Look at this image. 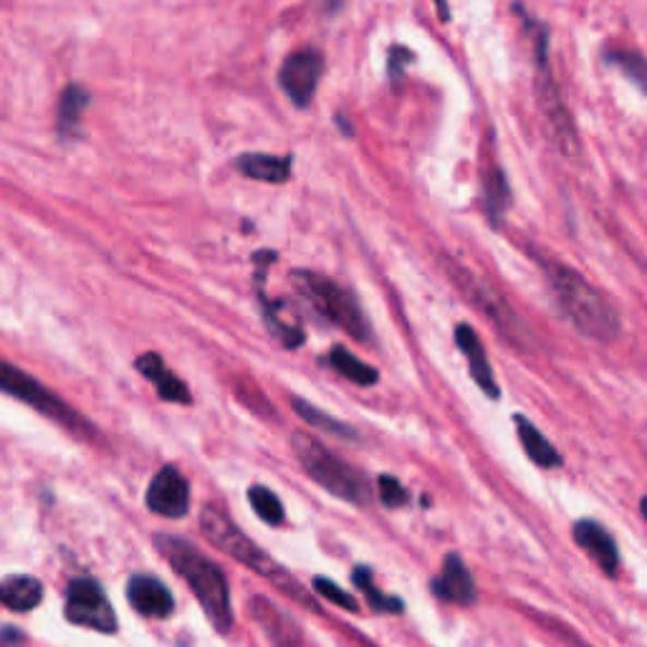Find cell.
<instances>
[{"label":"cell","mask_w":647,"mask_h":647,"mask_svg":"<svg viewBox=\"0 0 647 647\" xmlns=\"http://www.w3.org/2000/svg\"><path fill=\"white\" fill-rule=\"evenodd\" d=\"M200 529H203L205 539L211 544L223 551V554L233 556L236 562H241L243 566H249L251 572L259 574L266 582H271L278 592L289 595L291 599H297L301 607H309V610H316L314 599H309L307 589H303L297 579L291 577L289 572L284 570L281 564H276L266 551H263L255 541H251L245 534L238 529V526L230 522V518L223 514L220 508L215 506H205L203 516H200Z\"/></svg>","instance_id":"3957f363"},{"label":"cell","mask_w":647,"mask_h":647,"mask_svg":"<svg viewBox=\"0 0 647 647\" xmlns=\"http://www.w3.org/2000/svg\"><path fill=\"white\" fill-rule=\"evenodd\" d=\"M607 63H612L614 69H620L637 89L647 92V59L637 51H610L604 56Z\"/></svg>","instance_id":"484cf974"},{"label":"cell","mask_w":647,"mask_h":647,"mask_svg":"<svg viewBox=\"0 0 647 647\" xmlns=\"http://www.w3.org/2000/svg\"><path fill=\"white\" fill-rule=\"evenodd\" d=\"M514 426H516V433H518V441H522L524 451L529 458L537 463L539 468H556L562 466V455L551 445L544 433L534 426L529 418H524V415H514Z\"/></svg>","instance_id":"ac0fdd59"},{"label":"cell","mask_w":647,"mask_h":647,"mask_svg":"<svg viewBox=\"0 0 647 647\" xmlns=\"http://www.w3.org/2000/svg\"><path fill=\"white\" fill-rule=\"evenodd\" d=\"M547 278L559 309L564 311L574 330L595 342H604V345L620 337L622 322L618 309L585 276L564 263H549Z\"/></svg>","instance_id":"7a4b0ae2"},{"label":"cell","mask_w":647,"mask_h":647,"mask_svg":"<svg viewBox=\"0 0 647 647\" xmlns=\"http://www.w3.org/2000/svg\"><path fill=\"white\" fill-rule=\"evenodd\" d=\"M251 618L259 622V627L266 633V637L274 647H301V630L289 614L278 610L274 602H268L266 597H253Z\"/></svg>","instance_id":"9a60e30c"},{"label":"cell","mask_w":647,"mask_h":647,"mask_svg":"<svg viewBox=\"0 0 647 647\" xmlns=\"http://www.w3.org/2000/svg\"><path fill=\"white\" fill-rule=\"evenodd\" d=\"M412 61V53L405 49V46H393L390 49V61H387V71H390V79H393V84L403 82V71L407 63Z\"/></svg>","instance_id":"4dcf8cb0"},{"label":"cell","mask_w":647,"mask_h":647,"mask_svg":"<svg viewBox=\"0 0 647 647\" xmlns=\"http://www.w3.org/2000/svg\"><path fill=\"white\" fill-rule=\"evenodd\" d=\"M147 508L165 518H182L190 511V486L178 468L165 466L152 478L147 489Z\"/></svg>","instance_id":"8fae6325"},{"label":"cell","mask_w":647,"mask_h":647,"mask_svg":"<svg viewBox=\"0 0 647 647\" xmlns=\"http://www.w3.org/2000/svg\"><path fill=\"white\" fill-rule=\"evenodd\" d=\"M574 541L587 551L589 559L602 570L607 577H614L620 570V551L614 544L612 534L604 529L602 524L592 522V518H582V522L574 524Z\"/></svg>","instance_id":"7c38bea8"},{"label":"cell","mask_w":647,"mask_h":647,"mask_svg":"<svg viewBox=\"0 0 647 647\" xmlns=\"http://www.w3.org/2000/svg\"><path fill=\"white\" fill-rule=\"evenodd\" d=\"M640 511H643V516H645V522H647V496L640 501Z\"/></svg>","instance_id":"d6a6232c"},{"label":"cell","mask_w":647,"mask_h":647,"mask_svg":"<svg viewBox=\"0 0 647 647\" xmlns=\"http://www.w3.org/2000/svg\"><path fill=\"white\" fill-rule=\"evenodd\" d=\"M330 362H332L334 370L342 374V378L355 382V385H359V387L378 385L380 372L374 370V367L367 364V362H362L359 357L351 355V351L345 349V347H334L330 351Z\"/></svg>","instance_id":"603a6c76"},{"label":"cell","mask_w":647,"mask_h":647,"mask_svg":"<svg viewBox=\"0 0 647 647\" xmlns=\"http://www.w3.org/2000/svg\"><path fill=\"white\" fill-rule=\"evenodd\" d=\"M378 493H380V501L385 503L387 508H399L410 501V493H407L405 486L399 483L395 476H387V474L378 478Z\"/></svg>","instance_id":"f546056e"},{"label":"cell","mask_w":647,"mask_h":647,"mask_svg":"<svg viewBox=\"0 0 647 647\" xmlns=\"http://www.w3.org/2000/svg\"><path fill=\"white\" fill-rule=\"evenodd\" d=\"M351 582H355L359 592H362L367 599H370V604L374 607L378 612H387V614H399L405 610L403 599L397 597H390L382 592V589L374 585V577L372 572L367 570V566H355V572H351Z\"/></svg>","instance_id":"cb8c5ba5"},{"label":"cell","mask_w":647,"mask_h":647,"mask_svg":"<svg viewBox=\"0 0 647 647\" xmlns=\"http://www.w3.org/2000/svg\"><path fill=\"white\" fill-rule=\"evenodd\" d=\"M324 71V59L316 49H301L291 53L278 71V84L299 109H307L314 99L319 79Z\"/></svg>","instance_id":"30bf717a"},{"label":"cell","mask_w":647,"mask_h":647,"mask_svg":"<svg viewBox=\"0 0 647 647\" xmlns=\"http://www.w3.org/2000/svg\"><path fill=\"white\" fill-rule=\"evenodd\" d=\"M534 49H537V94L541 101V111H544L549 132L559 149L564 155H574L577 152V130H574L572 115L566 109L562 92H559V84L554 82V74H551L549 56H547V31L539 26V36H534Z\"/></svg>","instance_id":"52a82bcc"},{"label":"cell","mask_w":647,"mask_h":647,"mask_svg":"<svg viewBox=\"0 0 647 647\" xmlns=\"http://www.w3.org/2000/svg\"><path fill=\"white\" fill-rule=\"evenodd\" d=\"M155 547L170 562L172 570L188 582V587L193 589L211 625L223 635L230 633V627H233V607H230L228 579L220 572V566L200 554L193 544L170 537V534H157Z\"/></svg>","instance_id":"6da1fadb"},{"label":"cell","mask_w":647,"mask_h":647,"mask_svg":"<svg viewBox=\"0 0 647 647\" xmlns=\"http://www.w3.org/2000/svg\"><path fill=\"white\" fill-rule=\"evenodd\" d=\"M0 390L15 399H21L23 405L34 407V410L51 418L53 422H59L61 428L71 430V433L79 438H86L92 433V426L82 415L71 410L63 399L56 397L49 387H44L41 382L31 378L28 372L19 370V367H13L11 362H3V359H0Z\"/></svg>","instance_id":"8992f818"},{"label":"cell","mask_w":647,"mask_h":647,"mask_svg":"<svg viewBox=\"0 0 647 647\" xmlns=\"http://www.w3.org/2000/svg\"><path fill=\"white\" fill-rule=\"evenodd\" d=\"M455 345H458V349L463 351V355H466L468 367H470V378H474L476 385L483 390V395L491 399H499L501 390H499L496 374H493V370H491L489 355H486L483 342L474 332V326H468V324L455 326Z\"/></svg>","instance_id":"5bb4252c"},{"label":"cell","mask_w":647,"mask_h":647,"mask_svg":"<svg viewBox=\"0 0 647 647\" xmlns=\"http://www.w3.org/2000/svg\"><path fill=\"white\" fill-rule=\"evenodd\" d=\"M266 324L274 337L281 342L286 349H297L303 345V326L297 311L286 301L266 303Z\"/></svg>","instance_id":"d6986e66"},{"label":"cell","mask_w":647,"mask_h":647,"mask_svg":"<svg viewBox=\"0 0 647 647\" xmlns=\"http://www.w3.org/2000/svg\"><path fill=\"white\" fill-rule=\"evenodd\" d=\"M451 278L453 284H458V289L466 293V297L476 303L478 309L486 311V316L491 319L493 324H499V330L506 334L511 339H518L522 337V322H518V316L511 311V307L499 291H493L489 284L481 281L476 274H470L468 268L458 266V263H453L451 266Z\"/></svg>","instance_id":"9c48e42d"},{"label":"cell","mask_w":647,"mask_h":647,"mask_svg":"<svg viewBox=\"0 0 647 647\" xmlns=\"http://www.w3.org/2000/svg\"><path fill=\"white\" fill-rule=\"evenodd\" d=\"M249 501L255 514H259L261 522H266L271 526H278L284 524V503L278 501V496L266 486H253L249 491Z\"/></svg>","instance_id":"4316f807"},{"label":"cell","mask_w":647,"mask_h":647,"mask_svg":"<svg viewBox=\"0 0 647 647\" xmlns=\"http://www.w3.org/2000/svg\"><path fill=\"white\" fill-rule=\"evenodd\" d=\"M291 405H293V410H297L299 418H301L303 422H307V426H311L314 430H319V433L345 438V441H357V438H359L355 428L347 426V422L337 420V418H334V415L324 412L322 407H316V405L307 403V399L293 397V399H291Z\"/></svg>","instance_id":"7402d4cb"},{"label":"cell","mask_w":647,"mask_h":647,"mask_svg":"<svg viewBox=\"0 0 647 647\" xmlns=\"http://www.w3.org/2000/svg\"><path fill=\"white\" fill-rule=\"evenodd\" d=\"M127 597H130V604L145 618H170L175 610L172 592L167 589L163 582L155 577H147V574H137V577L130 579L127 585Z\"/></svg>","instance_id":"2e32d148"},{"label":"cell","mask_w":647,"mask_h":647,"mask_svg":"<svg viewBox=\"0 0 647 647\" xmlns=\"http://www.w3.org/2000/svg\"><path fill=\"white\" fill-rule=\"evenodd\" d=\"M430 589H433V595L438 599H443V602H453V604H460V607H468L476 602V582L470 577L466 562H463L460 554H448L443 562V570H441V577H435L430 582Z\"/></svg>","instance_id":"4fadbf2b"},{"label":"cell","mask_w":647,"mask_h":647,"mask_svg":"<svg viewBox=\"0 0 647 647\" xmlns=\"http://www.w3.org/2000/svg\"><path fill=\"white\" fill-rule=\"evenodd\" d=\"M293 286H297L301 299L307 301L324 322L339 326L349 337L367 342L370 324H367L362 307H359L357 299L351 297L347 289H342L332 278L314 274V271H297V274H293Z\"/></svg>","instance_id":"5b68a950"},{"label":"cell","mask_w":647,"mask_h":647,"mask_svg":"<svg viewBox=\"0 0 647 647\" xmlns=\"http://www.w3.org/2000/svg\"><path fill=\"white\" fill-rule=\"evenodd\" d=\"M314 589H316L319 597L326 599V602L337 604V607H342V610H347V612H359V602H357V599L351 597V595H347L345 589H342L339 585H334L332 579L316 577L314 579Z\"/></svg>","instance_id":"f1b7e54d"},{"label":"cell","mask_w":647,"mask_h":647,"mask_svg":"<svg viewBox=\"0 0 647 647\" xmlns=\"http://www.w3.org/2000/svg\"><path fill=\"white\" fill-rule=\"evenodd\" d=\"M508 200H511V193H508L506 178H503L499 167H493V170L486 175V205H489V213L493 220L501 218V213L508 207Z\"/></svg>","instance_id":"83f0119b"},{"label":"cell","mask_w":647,"mask_h":647,"mask_svg":"<svg viewBox=\"0 0 647 647\" xmlns=\"http://www.w3.org/2000/svg\"><path fill=\"white\" fill-rule=\"evenodd\" d=\"M86 107H89V92L79 84L67 86L59 101V130L74 132L79 122H82V115L86 111Z\"/></svg>","instance_id":"d4e9b609"},{"label":"cell","mask_w":647,"mask_h":647,"mask_svg":"<svg viewBox=\"0 0 647 647\" xmlns=\"http://www.w3.org/2000/svg\"><path fill=\"white\" fill-rule=\"evenodd\" d=\"M67 618L74 625L117 633V618L107 595L94 579L76 577L67 589Z\"/></svg>","instance_id":"ba28073f"},{"label":"cell","mask_w":647,"mask_h":647,"mask_svg":"<svg viewBox=\"0 0 647 647\" xmlns=\"http://www.w3.org/2000/svg\"><path fill=\"white\" fill-rule=\"evenodd\" d=\"M238 170L249 175L253 180L271 182V185H281L291 178V157H276V155H243L238 157Z\"/></svg>","instance_id":"ffe728a7"},{"label":"cell","mask_w":647,"mask_h":647,"mask_svg":"<svg viewBox=\"0 0 647 647\" xmlns=\"http://www.w3.org/2000/svg\"><path fill=\"white\" fill-rule=\"evenodd\" d=\"M291 448L311 481H316L332 496L355 503V506L370 503V486L364 483V478L347 460H342L339 455L326 448L322 441H316L314 435L297 433L291 438Z\"/></svg>","instance_id":"277c9868"},{"label":"cell","mask_w":647,"mask_h":647,"mask_svg":"<svg viewBox=\"0 0 647 647\" xmlns=\"http://www.w3.org/2000/svg\"><path fill=\"white\" fill-rule=\"evenodd\" d=\"M433 3L438 5V11H441V19L448 21V3H445V0H433Z\"/></svg>","instance_id":"1f68e13d"},{"label":"cell","mask_w":647,"mask_h":647,"mask_svg":"<svg viewBox=\"0 0 647 647\" xmlns=\"http://www.w3.org/2000/svg\"><path fill=\"white\" fill-rule=\"evenodd\" d=\"M137 370L145 374L149 382H155L159 397L167 399V403H190V393H188L185 382L175 378V374L167 370L165 362L155 355V351L142 355L137 359Z\"/></svg>","instance_id":"e0dca14e"},{"label":"cell","mask_w":647,"mask_h":647,"mask_svg":"<svg viewBox=\"0 0 647 647\" xmlns=\"http://www.w3.org/2000/svg\"><path fill=\"white\" fill-rule=\"evenodd\" d=\"M44 585L34 577H11L0 585V604L13 612H31L41 604Z\"/></svg>","instance_id":"44dd1931"}]
</instances>
